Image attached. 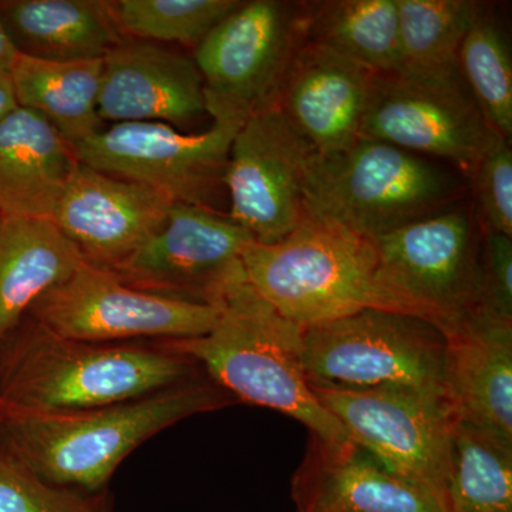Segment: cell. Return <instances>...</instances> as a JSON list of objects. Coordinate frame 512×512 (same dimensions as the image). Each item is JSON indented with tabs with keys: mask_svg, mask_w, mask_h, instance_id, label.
I'll use <instances>...</instances> for the list:
<instances>
[{
	"mask_svg": "<svg viewBox=\"0 0 512 512\" xmlns=\"http://www.w3.org/2000/svg\"><path fill=\"white\" fill-rule=\"evenodd\" d=\"M238 403L202 375L130 402L80 410L0 407V450L49 483L109 488L136 448L188 417Z\"/></svg>",
	"mask_w": 512,
	"mask_h": 512,
	"instance_id": "cell-1",
	"label": "cell"
},
{
	"mask_svg": "<svg viewBox=\"0 0 512 512\" xmlns=\"http://www.w3.org/2000/svg\"><path fill=\"white\" fill-rule=\"evenodd\" d=\"M204 375L167 340L94 343L28 318L0 353V407L80 410L130 402Z\"/></svg>",
	"mask_w": 512,
	"mask_h": 512,
	"instance_id": "cell-2",
	"label": "cell"
},
{
	"mask_svg": "<svg viewBox=\"0 0 512 512\" xmlns=\"http://www.w3.org/2000/svg\"><path fill=\"white\" fill-rule=\"evenodd\" d=\"M191 357L212 383L237 402L268 407L305 424L312 439L352 441L319 402L301 357V328L268 305L248 284L225 299L217 325L200 338L167 340Z\"/></svg>",
	"mask_w": 512,
	"mask_h": 512,
	"instance_id": "cell-3",
	"label": "cell"
},
{
	"mask_svg": "<svg viewBox=\"0 0 512 512\" xmlns=\"http://www.w3.org/2000/svg\"><path fill=\"white\" fill-rule=\"evenodd\" d=\"M242 264L249 288L299 328L363 309L402 313L377 279L372 239L306 208L285 238L251 242Z\"/></svg>",
	"mask_w": 512,
	"mask_h": 512,
	"instance_id": "cell-4",
	"label": "cell"
},
{
	"mask_svg": "<svg viewBox=\"0 0 512 512\" xmlns=\"http://www.w3.org/2000/svg\"><path fill=\"white\" fill-rule=\"evenodd\" d=\"M470 191V180L451 165L359 138L342 153L313 156L305 208L375 241L453 207Z\"/></svg>",
	"mask_w": 512,
	"mask_h": 512,
	"instance_id": "cell-5",
	"label": "cell"
},
{
	"mask_svg": "<svg viewBox=\"0 0 512 512\" xmlns=\"http://www.w3.org/2000/svg\"><path fill=\"white\" fill-rule=\"evenodd\" d=\"M483 228L471 198L375 239L377 279L441 332L483 309Z\"/></svg>",
	"mask_w": 512,
	"mask_h": 512,
	"instance_id": "cell-6",
	"label": "cell"
},
{
	"mask_svg": "<svg viewBox=\"0 0 512 512\" xmlns=\"http://www.w3.org/2000/svg\"><path fill=\"white\" fill-rule=\"evenodd\" d=\"M301 357L313 386L397 387L446 397V338L417 316L363 309L306 326Z\"/></svg>",
	"mask_w": 512,
	"mask_h": 512,
	"instance_id": "cell-7",
	"label": "cell"
},
{
	"mask_svg": "<svg viewBox=\"0 0 512 512\" xmlns=\"http://www.w3.org/2000/svg\"><path fill=\"white\" fill-rule=\"evenodd\" d=\"M308 2L241 0L195 47L205 111L241 128L276 106L293 60L306 42Z\"/></svg>",
	"mask_w": 512,
	"mask_h": 512,
	"instance_id": "cell-8",
	"label": "cell"
},
{
	"mask_svg": "<svg viewBox=\"0 0 512 512\" xmlns=\"http://www.w3.org/2000/svg\"><path fill=\"white\" fill-rule=\"evenodd\" d=\"M360 138L451 165L471 180L505 138L491 126L457 67L373 74Z\"/></svg>",
	"mask_w": 512,
	"mask_h": 512,
	"instance_id": "cell-9",
	"label": "cell"
},
{
	"mask_svg": "<svg viewBox=\"0 0 512 512\" xmlns=\"http://www.w3.org/2000/svg\"><path fill=\"white\" fill-rule=\"evenodd\" d=\"M311 387L353 443L397 476L429 491L446 511L451 440L457 423L446 397L397 387Z\"/></svg>",
	"mask_w": 512,
	"mask_h": 512,
	"instance_id": "cell-10",
	"label": "cell"
},
{
	"mask_svg": "<svg viewBox=\"0 0 512 512\" xmlns=\"http://www.w3.org/2000/svg\"><path fill=\"white\" fill-rule=\"evenodd\" d=\"M254 241L211 208L174 202L163 228L109 271L138 291L221 308L247 284L242 255Z\"/></svg>",
	"mask_w": 512,
	"mask_h": 512,
	"instance_id": "cell-11",
	"label": "cell"
},
{
	"mask_svg": "<svg viewBox=\"0 0 512 512\" xmlns=\"http://www.w3.org/2000/svg\"><path fill=\"white\" fill-rule=\"evenodd\" d=\"M221 308L138 291L109 269L83 262L72 276L37 299L28 318L64 338L94 343L200 338Z\"/></svg>",
	"mask_w": 512,
	"mask_h": 512,
	"instance_id": "cell-12",
	"label": "cell"
},
{
	"mask_svg": "<svg viewBox=\"0 0 512 512\" xmlns=\"http://www.w3.org/2000/svg\"><path fill=\"white\" fill-rule=\"evenodd\" d=\"M239 128L212 123L187 134L153 121L117 123L73 146L84 167L146 185L171 201L210 207Z\"/></svg>",
	"mask_w": 512,
	"mask_h": 512,
	"instance_id": "cell-13",
	"label": "cell"
},
{
	"mask_svg": "<svg viewBox=\"0 0 512 512\" xmlns=\"http://www.w3.org/2000/svg\"><path fill=\"white\" fill-rule=\"evenodd\" d=\"M315 153L278 107L255 114L235 134L222 184L231 218L258 244H274L301 221L305 185Z\"/></svg>",
	"mask_w": 512,
	"mask_h": 512,
	"instance_id": "cell-14",
	"label": "cell"
},
{
	"mask_svg": "<svg viewBox=\"0 0 512 512\" xmlns=\"http://www.w3.org/2000/svg\"><path fill=\"white\" fill-rule=\"evenodd\" d=\"M173 204L153 188L80 164L52 221L84 262L110 269L163 228Z\"/></svg>",
	"mask_w": 512,
	"mask_h": 512,
	"instance_id": "cell-15",
	"label": "cell"
},
{
	"mask_svg": "<svg viewBox=\"0 0 512 512\" xmlns=\"http://www.w3.org/2000/svg\"><path fill=\"white\" fill-rule=\"evenodd\" d=\"M205 111L200 70L192 57L124 37L103 59L101 121L185 124Z\"/></svg>",
	"mask_w": 512,
	"mask_h": 512,
	"instance_id": "cell-16",
	"label": "cell"
},
{
	"mask_svg": "<svg viewBox=\"0 0 512 512\" xmlns=\"http://www.w3.org/2000/svg\"><path fill=\"white\" fill-rule=\"evenodd\" d=\"M373 74L306 40L275 107L316 156L342 153L360 138Z\"/></svg>",
	"mask_w": 512,
	"mask_h": 512,
	"instance_id": "cell-17",
	"label": "cell"
},
{
	"mask_svg": "<svg viewBox=\"0 0 512 512\" xmlns=\"http://www.w3.org/2000/svg\"><path fill=\"white\" fill-rule=\"evenodd\" d=\"M443 335L454 417L512 444V322L480 309Z\"/></svg>",
	"mask_w": 512,
	"mask_h": 512,
	"instance_id": "cell-18",
	"label": "cell"
},
{
	"mask_svg": "<svg viewBox=\"0 0 512 512\" xmlns=\"http://www.w3.org/2000/svg\"><path fill=\"white\" fill-rule=\"evenodd\" d=\"M298 512H446L429 493L349 441L312 439L292 483Z\"/></svg>",
	"mask_w": 512,
	"mask_h": 512,
	"instance_id": "cell-19",
	"label": "cell"
},
{
	"mask_svg": "<svg viewBox=\"0 0 512 512\" xmlns=\"http://www.w3.org/2000/svg\"><path fill=\"white\" fill-rule=\"evenodd\" d=\"M79 168L72 144L49 121L16 107L0 121V218L52 220Z\"/></svg>",
	"mask_w": 512,
	"mask_h": 512,
	"instance_id": "cell-20",
	"label": "cell"
},
{
	"mask_svg": "<svg viewBox=\"0 0 512 512\" xmlns=\"http://www.w3.org/2000/svg\"><path fill=\"white\" fill-rule=\"evenodd\" d=\"M0 23L19 55L104 59L124 36L106 0H0Z\"/></svg>",
	"mask_w": 512,
	"mask_h": 512,
	"instance_id": "cell-21",
	"label": "cell"
},
{
	"mask_svg": "<svg viewBox=\"0 0 512 512\" xmlns=\"http://www.w3.org/2000/svg\"><path fill=\"white\" fill-rule=\"evenodd\" d=\"M83 262L52 220L0 218V353L37 299Z\"/></svg>",
	"mask_w": 512,
	"mask_h": 512,
	"instance_id": "cell-22",
	"label": "cell"
},
{
	"mask_svg": "<svg viewBox=\"0 0 512 512\" xmlns=\"http://www.w3.org/2000/svg\"><path fill=\"white\" fill-rule=\"evenodd\" d=\"M101 72L103 59L55 62L18 53L9 83L18 107L40 114L76 146L100 130Z\"/></svg>",
	"mask_w": 512,
	"mask_h": 512,
	"instance_id": "cell-23",
	"label": "cell"
},
{
	"mask_svg": "<svg viewBox=\"0 0 512 512\" xmlns=\"http://www.w3.org/2000/svg\"><path fill=\"white\" fill-rule=\"evenodd\" d=\"M306 40L373 73L402 67L397 0L308 2Z\"/></svg>",
	"mask_w": 512,
	"mask_h": 512,
	"instance_id": "cell-24",
	"label": "cell"
},
{
	"mask_svg": "<svg viewBox=\"0 0 512 512\" xmlns=\"http://www.w3.org/2000/svg\"><path fill=\"white\" fill-rule=\"evenodd\" d=\"M446 512H512V444L457 421Z\"/></svg>",
	"mask_w": 512,
	"mask_h": 512,
	"instance_id": "cell-25",
	"label": "cell"
},
{
	"mask_svg": "<svg viewBox=\"0 0 512 512\" xmlns=\"http://www.w3.org/2000/svg\"><path fill=\"white\" fill-rule=\"evenodd\" d=\"M483 2L397 0L402 67L412 73L457 67V55Z\"/></svg>",
	"mask_w": 512,
	"mask_h": 512,
	"instance_id": "cell-26",
	"label": "cell"
},
{
	"mask_svg": "<svg viewBox=\"0 0 512 512\" xmlns=\"http://www.w3.org/2000/svg\"><path fill=\"white\" fill-rule=\"evenodd\" d=\"M466 80L491 126L505 140L512 136V59L510 40L491 6H483L457 55Z\"/></svg>",
	"mask_w": 512,
	"mask_h": 512,
	"instance_id": "cell-27",
	"label": "cell"
},
{
	"mask_svg": "<svg viewBox=\"0 0 512 512\" xmlns=\"http://www.w3.org/2000/svg\"><path fill=\"white\" fill-rule=\"evenodd\" d=\"M241 0H113L121 35L197 47Z\"/></svg>",
	"mask_w": 512,
	"mask_h": 512,
	"instance_id": "cell-28",
	"label": "cell"
},
{
	"mask_svg": "<svg viewBox=\"0 0 512 512\" xmlns=\"http://www.w3.org/2000/svg\"><path fill=\"white\" fill-rule=\"evenodd\" d=\"M0 512H116L106 490L84 491L49 483L0 450Z\"/></svg>",
	"mask_w": 512,
	"mask_h": 512,
	"instance_id": "cell-29",
	"label": "cell"
},
{
	"mask_svg": "<svg viewBox=\"0 0 512 512\" xmlns=\"http://www.w3.org/2000/svg\"><path fill=\"white\" fill-rule=\"evenodd\" d=\"M478 222L484 232L512 237L511 141L501 140L484 157L470 180Z\"/></svg>",
	"mask_w": 512,
	"mask_h": 512,
	"instance_id": "cell-30",
	"label": "cell"
},
{
	"mask_svg": "<svg viewBox=\"0 0 512 512\" xmlns=\"http://www.w3.org/2000/svg\"><path fill=\"white\" fill-rule=\"evenodd\" d=\"M483 235V309L512 322V237Z\"/></svg>",
	"mask_w": 512,
	"mask_h": 512,
	"instance_id": "cell-31",
	"label": "cell"
},
{
	"mask_svg": "<svg viewBox=\"0 0 512 512\" xmlns=\"http://www.w3.org/2000/svg\"><path fill=\"white\" fill-rule=\"evenodd\" d=\"M16 56H18V52L10 43L2 23H0V84H10V72H12Z\"/></svg>",
	"mask_w": 512,
	"mask_h": 512,
	"instance_id": "cell-32",
	"label": "cell"
},
{
	"mask_svg": "<svg viewBox=\"0 0 512 512\" xmlns=\"http://www.w3.org/2000/svg\"><path fill=\"white\" fill-rule=\"evenodd\" d=\"M18 107L15 97H13L10 84H0V121Z\"/></svg>",
	"mask_w": 512,
	"mask_h": 512,
	"instance_id": "cell-33",
	"label": "cell"
}]
</instances>
